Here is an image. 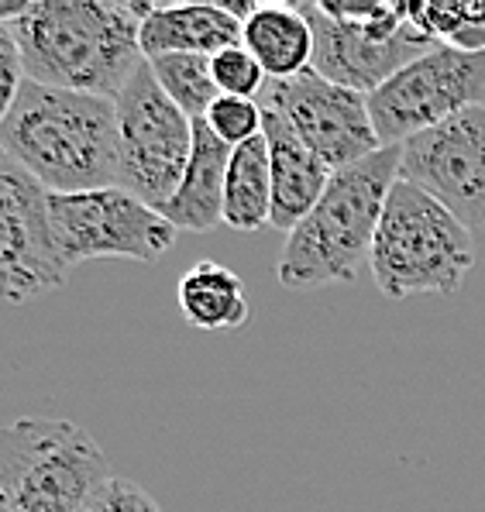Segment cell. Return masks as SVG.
<instances>
[{"instance_id": "cell-1", "label": "cell", "mask_w": 485, "mask_h": 512, "mask_svg": "<svg viewBox=\"0 0 485 512\" xmlns=\"http://www.w3.org/2000/svg\"><path fill=\"white\" fill-rule=\"evenodd\" d=\"M148 11L142 0H4L0 25L18 42L28 80L117 100L145 62Z\"/></svg>"}, {"instance_id": "cell-2", "label": "cell", "mask_w": 485, "mask_h": 512, "mask_svg": "<svg viewBox=\"0 0 485 512\" xmlns=\"http://www.w3.org/2000/svg\"><path fill=\"white\" fill-rule=\"evenodd\" d=\"M4 159L56 196L111 189L121 179L117 104L93 93L25 80L0 117Z\"/></svg>"}, {"instance_id": "cell-3", "label": "cell", "mask_w": 485, "mask_h": 512, "mask_svg": "<svg viewBox=\"0 0 485 512\" xmlns=\"http://www.w3.org/2000/svg\"><path fill=\"white\" fill-rule=\"evenodd\" d=\"M400 179V145L375 152L372 159L341 169L296 231L286 234L276 275L286 289H320L351 282L369 265L382 210Z\"/></svg>"}, {"instance_id": "cell-4", "label": "cell", "mask_w": 485, "mask_h": 512, "mask_svg": "<svg viewBox=\"0 0 485 512\" xmlns=\"http://www.w3.org/2000/svg\"><path fill=\"white\" fill-rule=\"evenodd\" d=\"M369 269L389 299L420 293L455 296L475 269V241L461 220L427 189L396 179L382 210Z\"/></svg>"}, {"instance_id": "cell-5", "label": "cell", "mask_w": 485, "mask_h": 512, "mask_svg": "<svg viewBox=\"0 0 485 512\" xmlns=\"http://www.w3.org/2000/svg\"><path fill=\"white\" fill-rule=\"evenodd\" d=\"M111 478L107 454L80 423L21 416L0 433V512H83Z\"/></svg>"}, {"instance_id": "cell-6", "label": "cell", "mask_w": 485, "mask_h": 512, "mask_svg": "<svg viewBox=\"0 0 485 512\" xmlns=\"http://www.w3.org/2000/svg\"><path fill=\"white\" fill-rule=\"evenodd\" d=\"M314 28V73L375 93L406 62L434 49L410 21V4H300Z\"/></svg>"}, {"instance_id": "cell-7", "label": "cell", "mask_w": 485, "mask_h": 512, "mask_svg": "<svg viewBox=\"0 0 485 512\" xmlns=\"http://www.w3.org/2000/svg\"><path fill=\"white\" fill-rule=\"evenodd\" d=\"M117 135H121V179L148 207L162 210L183 186L193 159V117L183 114L159 80L148 59L138 66L128 86L117 93Z\"/></svg>"}, {"instance_id": "cell-8", "label": "cell", "mask_w": 485, "mask_h": 512, "mask_svg": "<svg viewBox=\"0 0 485 512\" xmlns=\"http://www.w3.org/2000/svg\"><path fill=\"white\" fill-rule=\"evenodd\" d=\"M475 107H485V52H458L448 45H434L420 59L406 62L369 93L382 148L403 145Z\"/></svg>"}, {"instance_id": "cell-9", "label": "cell", "mask_w": 485, "mask_h": 512, "mask_svg": "<svg viewBox=\"0 0 485 512\" xmlns=\"http://www.w3.org/2000/svg\"><path fill=\"white\" fill-rule=\"evenodd\" d=\"M49 214L56 244L69 269L90 258L159 262L179 234L159 210L121 186L73 196L49 193Z\"/></svg>"}, {"instance_id": "cell-10", "label": "cell", "mask_w": 485, "mask_h": 512, "mask_svg": "<svg viewBox=\"0 0 485 512\" xmlns=\"http://www.w3.org/2000/svg\"><path fill=\"white\" fill-rule=\"evenodd\" d=\"M258 104L276 110L293 128V135L331 172L351 169V165L382 152L369 97L324 80L314 69L293 76V80H269Z\"/></svg>"}, {"instance_id": "cell-11", "label": "cell", "mask_w": 485, "mask_h": 512, "mask_svg": "<svg viewBox=\"0 0 485 512\" xmlns=\"http://www.w3.org/2000/svg\"><path fill=\"white\" fill-rule=\"evenodd\" d=\"M400 179L427 189L468 231L485 227V107L403 141Z\"/></svg>"}, {"instance_id": "cell-12", "label": "cell", "mask_w": 485, "mask_h": 512, "mask_svg": "<svg viewBox=\"0 0 485 512\" xmlns=\"http://www.w3.org/2000/svg\"><path fill=\"white\" fill-rule=\"evenodd\" d=\"M0 227V272L7 303L21 306L49 289L66 286L69 265L52 231L49 189L38 186L11 159L0 162Z\"/></svg>"}, {"instance_id": "cell-13", "label": "cell", "mask_w": 485, "mask_h": 512, "mask_svg": "<svg viewBox=\"0 0 485 512\" xmlns=\"http://www.w3.org/2000/svg\"><path fill=\"white\" fill-rule=\"evenodd\" d=\"M265 114V145H269L272 162V224L276 231H296L310 210L327 193L334 172L293 135V128L276 114V110L262 107Z\"/></svg>"}, {"instance_id": "cell-14", "label": "cell", "mask_w": 485, "mask_h": 512, "mask_svg": "<svg viewBox=\"0 0 485 512\" xmlns=\"http://www.w3.org/2000/svg\"><path fill=\"white\" fill-rule=\"evenodd\" d=\"M231 145H224L207 121H193V159L183 176V186L159 210L176 231L207 234L224 224V183H228Z\"/></svg>"}, {"instance_id": "cell-15", "label": "cell", "mask_w": 485, "mask_h": 512, "mask_svg": "<svg viewBox=\"0 0 485 512\" xmlns=\"http://www.w3.org/2000/svg\"><path fill=\"white\" fill-rule=\"evenodd\" d=\"M241 45V21L224 4H152L142 25L145 59L155 55H221Z\"/></svg>"}, {"instance_id": "cell-16", "label": "cell", "mask_w": 485, "mask_h": 512, "mask_svg": "<svg viewBox=\"0 0 485 512\" xmlns=\"http://www.w3.org/2000/svg\"><path fill=\"white\" fill-rule=\"evenodd\" d=\"M241 45L269 80H293L314 66V28L296 4H255L241 25Z\"/></svg>"}, {"instance_id": "cell-17", "label": "cell", "mask_w": 485, "mask_h": 512, "mask_svg": "<svg viewBox=\"0 0 485 512\" xmlns=\"http://www.w3.org/2000/svg\"><path fill=\"white\" fill-rule=\"evenodd\" d=\"M179 310L186 324L214 334H234L248 324L252 306L241 275L221 262H197L179 279Z\"/></svg>"}, {"instance_id": "cell-18", "label": "cell", "mask_w": 485, "mask_h": 512, "mask_svg": "<svg viewBox=\"0 0 485 512\" xmlns=\"http://www.w3.org/2000/svg\"><path fill=\"white\" fill-rule=\"evenodd\" d=\"M224 224L234 231H258L272 224V162L265 135L231 152L224 183Z\"/></svg>"}, {"instance_id": "cell-19", "label": "cell", "mask_w": 485, "mask_h": 512, "mask_svg": "<svg viewBox=\"0 0 485 512\" xmlns=\"http://www.w3.org/2000/svg\"><path fill=\"white\" fill-rule=\"evenodd\" d=\"M152 76L166 90V97L193 121H203L207 110L217 104L221 90L214 83L210 55H155L148 59Z\"/></svg>"}, {"instance_id": "cell-20", "label": "cell", "mask_w": 485, "mask_h": 512, "mask_svg": "<svg viewBox=\"0 0 485 512\" xmlns=\"http://www.w3.org/2000/svg\"><path fill=\"white\" fill-rule=\"evenodd\" d=\"M410 21L434 45L458 52H485V4H410Z\"/></svg>"}, {"instance_id": "cell-21", "label": "cell", "mask_w": 485, "mask_h": 512, "mask_svg": "<svg viewBox=\"0 0 485 512\" xmlns=\"http://www.w3.org/2000/svg\"><path fill=\"white\" fill-rule=\"evenodd\" d=\"M203 121H207V128L231 148L258 138L265 128L262 104H258V100H245V97H217V104L207 110Z\"/></svg>"}, {"instance_id": "cell-22", "label": "cell", "mask_w": 485, "mask_h": 512, "mask_svg": "<svg viewBox=\"0 0 485 512\" xmlns=\"http://www.w3.org/2000/svg\"><path fill=\"white\" fill-rule=\"evenodd\" d=\"M214 66V83L221 90V97H245V100H258L269 83L265 69L258 66V59L245 45H234V49H224L221 55L210 59Z\"/></svg>"}, {"instance_id": "cell-23", "label": "cell", "mask_w": 485, "mask_h": 512, "mask_svg": "<svg viewBox=\"0 0 485 512\" xmlns=\"http://www.w3.org/2000/svg\"><path fill=\"white\" fill-rule=\"evenodd\" d=\"M83 512H162V506L155 502V495H148V488H142L131 478H111L90 502L83 506Z\"/></svg>"}, {"instance_id": "cell-24", "label": "cell", "mask_w": 485, "mask_h": 512, "mask_svg": "<svg viewBox=\"0 0 485 512\" xmlns=\"http://www.w3.org/2000/svg\"><path fill=\"white\" fill-rule=\"evenodd\" d=\"M25 62H21V49L7 25H0V114H7L11 104L18 100L21 86H25Z\"/></svg>"}]
</instances>
